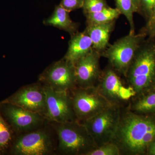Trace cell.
Instances as JSON below:
<instances>
[{
    "instance_id": "5",
    "label": "cell",
    "mask_w": 155,
    "mask_h": 155,
    "mask_svg": "<svg viewBox=\"0 0 155 155\" xmlns=\"http://www.w3.org/2000/svg\"><path fill=\"white\" fill-rule=\"evenodd\" d=\"M55 150L51 133L45 127L16 135L9 154L13 155H48Z\"/></svg>"
},
{
    "instance_id": "18",
    "label": "cell",
    "mask_w": 155,
    "mask_h": 155,
    "mask_svg": "<svg viewBox=\"0 0 155 155\" xmlns=\"http://www.w3.org/2000/svg\"><path fill=\"white\" fill-rule=\"evenodd\" d=\"M122 15L120 11L116 8L108 7L101 11L84 14L86 19V24H101L107 23L117 20Z\"/></svg>"
},
{
    "instance_id": "25",
    "label": "cell",
    "mask_w": 155,
    "mask_h": 155,
    "mask_svg": "<svg viewBox=\"0 0 155 155\" xmlns=\"http://www.w3.org/2000/svg\"><path fill=\"white\" fill-rule=\"evenodd\" d=\"M140 31L145 33L147 37H155V23L146 29L141 28Z\"/></svg>"
},
{
    "instance_id": "10",
    "label": "cell",
    "mask_w": 155,
    "mask_h": 155,
    "mask_svg": "<svg viewBox=\"0 0 155 155\" xmlns=\"http://www.w3.org/2000/svg\"><path fill=\"white\" fill-rule=\"evenodd\" d=\"M43 85L46 100L45 119L58 123L77 121L69 91H58Z\"/></svg>"
},
{
    "instance_id": "28",
    "label": "cell",
    "mask_w": 155,
    "mask_h": 155,
    "mask_svg": "<svg viewBox=\"0 0 155 155\" xmlns=\"http://www.w3.org/2000/svg\"><path fill=\"white\" fill-rule=\"evenodd\" d=\"M133 2L136 8L137 9V13L138 14L140 10V0H133Z\"/></svg>"
},
{
    "instance_id": "9",
    "label": "cell",
    "mask_w": 155,
    "mask_h": 155,
    "mask_svg": "<svg viewBox=\"0 0 155 155\" xmlns=\"http://www.w3.org/2000/svg\"><path fill=\"white\" fill-rule=\"evenodd\" d=\"M0 113L16 135L41 127L46 120L41 114L3 101L0 102Z\"/></svg>"
},
{
    "instance_id": "14",
    "label": "cell",
    "mask_w": 155,
    "mask_h": 155,
    "mask_svg": "<svg viewBox=\"0 0 155 155\" xmlns=\"http://www.w3.org/2000/svg\"><path fill=\"white\" fill-rule=\"evenodd\" d=\"M116 20L101 24L87 25L85 29L91 39L92 47L101 54L109 46L110 37L114 31Z\"/></svg>"
},
{
    "instance_id": "13",
    "label": "cell",
    "mask_w": 155,
    "mask_h": 155,
    "mask_svg": "<svg viewBox=\"0 0 155 155\" xmlns=\"http://www.w3.org/2000/svg\"><path fill=\"white\" fill-rule=\"evenodd\" d=\"M101 58V53L92 48L74 64L77 87L87 88L97 86L102 71L100 66Z\"/></svg>"
},
{
    "instance_id": "12",
    "label": "cell",
    "mask_w": 155,
    "mask_h": 155,
    "mask_svg": "<svg viewBox=\"0 0 155 155\" xmlns=\"http://www.w3.org/2000/svg\"><path fill=\"white\" fill-rule=\"evenodd\" d=\"M2 101L14 104L44 116L46 111L45 93L44 85L41 83L22 87Z\"/></svg>"
},
{
    "instance_id": "21",
    "label": "cell",
    "mask_w": 155,
    "mask_h": 155,
    "mask_svg": "<svg viewBox=\"0 0 155 155\" xmlns=\"http://www.w3.org/2000/svg\"><path fill=\"white\" fill-rule=\"evenodd\" d=\"M108 7L106 0H84L82 8L84 15L101 11Z\"/></svg>"
},
{
    "instance_id": "23",
    "label": "cell",
    "mask_w": 155,
    "mask_h": 155,
    "mask_svg": "<svg viewBox=\"0 0 155 155\" xmlns=\"http://www.w3.org/2000/svg\"><path fill=\"white\" fill-rule=\"evenodd\" d=\"M155 6V0H140L138 14L145 19L148 20Z\"/></svg>"
},
{
    "instance_id": "27",
    "label": "cell",
    "mask_w": 155,
    "mask_h": 155,
    "mask_svg": "<svg viewBox=\"0 0 155 155\" xmlns=\"http://www.w3.org/2000/svg\"><path fill=\"white\" fill-rule=\"evenodd\" d=\"M147 155H155V140L149 148Z\"/></svg>"
},
{
    "instance_id": "4",
    "label": "cell",
    "mask_w": 155,
    "mask_h": 155,
    "mask_svg": "<svg viewBox=\"0 0 155 155\" xmlns=\"http://www.w3.org/2000/svg\"><path fill=\"white\" fill-rule=\"evenodd\" d=\"M147 37L144 32L128 34L117 40L101 54L107 59L108 64L125 78L128 68L141 43Z\"/></svg>"
},
{
    "instance_id": "3",
    "label": "cell",
    "mask_w": 155,
    "mask_h": 155,
    "mask_svg": "<svg viewBox=\"0 0 155 155\" xmlns=\"http://www.w3.org/2000/svg\"><path fill=\"white\" fill-rule=\"evenodd\" d=\"M49 122L58 136V150L61 154L87 155L97 147L86 127L78 120Z\"/></svg>"
},
{
    "instance_id": "20",
    "label": "cell",
    "mask_w": 155,
    "mask_h": 155,
    "mask_svg": "<svg viewBox=\"0 0 155 155\" xmlns=\"http://www.w3.org/2000/svg\"><path fill=\"white\" fill-rule=\"evenodd\" d=\"M115 2L116 8L119 10L122 15L125 16L129 22L130 27L129 33H135L133 15L137 11L133 0H115Z\"/></svg>"
},
{
    "instance_id": "1",
    "label": "cell",
    "mask_w": 155,
    "mask_h": 155,
    "mask_svg": "<svg viewBox=\"0 0 155 155\" xmlns=\"http://www.w3.org/2000/svg\"><path fill=\"white\" fill-rule=\"evenodd\" d=\"M155 140V114L133 113L127 106L120 108L119 124L111 142L118 147L120 155H147Z\"/></svg>"
},
{
    "instance_id": "22",
    "label": "cell",
    "mask_w": 155,
    "mask_h": 155,
    "mask_svg": "<svg viewBox=\"0 0 155 155\" xmlns=\"http://www.w3.org/2000/svg\"><path fill=\"white\" fill-rule=\"evenodd\" d=\"M87 155H120L118 147L112 142L97 147Z\"/></svg>"
},
{
    "instance_id": "24",
    "label": "cell",
    "mask_w": 155,
    "mask_h": 155,
    "mask_svg": "<svg viewBox=\"0 0 155 155\" xmlns=\"http://www.w3.org/2000/svg\"><path fill=\"white\" fill-rule=\"evenodd\" d=\"M84 0H61L60 5L69 12L82 8Z\"/></svg>"
},
{
    "instance_id": "26",
    "label": "cell",
    "mask_w": 155,
    "mask_h": 155,
    "mask_svg": "<svg viewBox=\"0 0 155 155\" xmlns=\"http://www.w3.org/2000/svg\"><path fill=\"white\" fill-rule=\"evenodd\" d=\"M155 23V6L153 9L152 14H151L148 20L146 22L145 25L143 27L142 29H146L149 27L151 25H153Z\"/></svg>"
},
{
    "instance_id": "15",
    "label": "cell",
    "mask_w": 155,
    "mask_h": 155,
    "mask_svg": "<svg viewBox=\"0 0 155 155\" xmlns=\"http://www.w3.org/2000/svg\"><path fill=\"white\" fill-rule=\"evenodd\" d=\"M71 36L68 51L64 58L74 64L91 51L92 42L85 30L82 32L78 31Z\"/></svg>"
},
{
    "instance_id": "8",
    "label": "cell",
    "mask_w": 155,
    "mask_h": 155,
    "mask_svg": "<svg viewBox=\"0 0 155 155\" xmlns=\"http://www.w3.org/2000/svg\"><path fill=\"white\" fill-rule=\"evenodd\" d=\"M77 120L83 122L111 106L96 87H76L69 91Z\"/></svg>"
},
{
    "instance_id": "2",
    "label": "cell",
    "mask_w": 155,
    "mask_h": 155,
    "mask_svg": "<svg viewBox=\"0 0 155 155\" xmlns=\"http://www.w3.org/2000/svg\"><path fill=\"white\" fill-rule=\"evenodd\" d=\"M124 78L135 95L155 90V37L141 43Z\"/></svg>"
},
{
    "instance_id": "16",
    "label": "cell",
    "mask_w": 155,
    "mask_h": 155,
    "mask_svg": "<svg viewBox=\"0 0 155 155\" xmlns=\"http://www.w3.org/2000/svg\"><path fill=\"white\" fill-rule=\"evenodd\" d=\"M69 13L61 5L56 6L53 14L48 18L45 19L44 24L65 31L72 35L78 31L79 24L72 21Z\"/></svg>"
},
{
    "instance_id": "6",
    "label": "cell",
    "mask_w": 155,
    "mask_h": 155,
    "mask_svg": "<svg viewBox=\"0 0 155 155\" xmlns=\"http://www.w3.org/2000/svg\"><path fill=\"white\" fill-rule=\"evenodd\" d=\"M98 91L111 105L121 107L128 105L136 93L127 85L125 78L108 64L102 71L96 86Z\"/></svg>"
},
{
    "instance_id": "17",
    "label": "cell",
    "mask_w": 155,
    "mask_h": 155,
    "mask_svg": "<svg viewBox=\"0 0 155 155\" xmlns=\"http://www.w3.org/2000/svg\"><path fill=\"white\" fill-rule=\"evenodd\" d=\"M127 107L135 114H155V90L132 97L129 100Z\"/></svg>"
},
{
    "instance_id": "11",
    "label": "cell",
    "mask_w": 155,
    "mask_h": 155,
    "mask_svg": "<svg viewBox=\"0 0 155 155\" xmlns=\"http://www.w3.org/2000/svg\"><path fill=\"white\" fill-rule=\"evenodd\" d=\"M39 81L54 90L70 91L77 87L74 64L63 58L45 69Z\"/></svg>"
},
{
    "instance_id": "7",
    "label": "cell",
    "mask_w": 155,
    "mask_h": 155,
    "mask_svg": "<svg viewBox=\"0 0 155 155\" xmlns=\"http://www.w3.org/2000/svg\"><path fill=\"white\" fill-rule=\"evenodd\" d=\"M120 108L111 105L81 122L97 147L112 141L119 124Z\"/></svg>"
},
{
    "instance_id": "19",
    "label": "cell",
    "mask_w": 155,
    "mask_h": 155,
    "mask_svg": "<svg viewBox=\"0 0 155 155\" xmlns=\"http://www.w3.org/2000/svg\"><path fill=\"white\" fill-rule=\"evenodd\" d=\"M16 134L0 113V155L9 153Z\"/></svg>"
}]
</instances>
